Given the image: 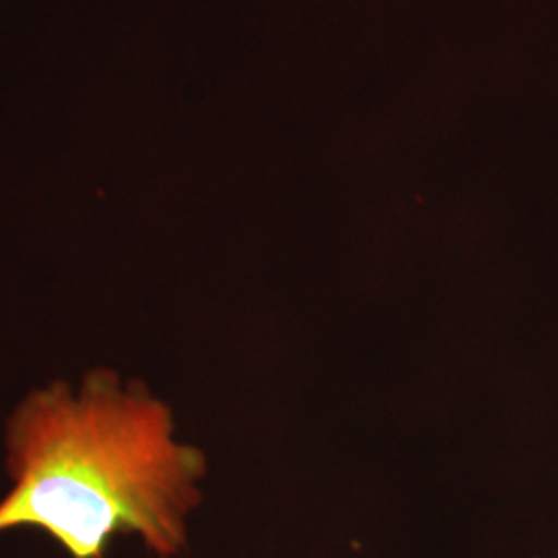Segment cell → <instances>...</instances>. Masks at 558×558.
Listing matches in <instances>:
<instances>
[{"label":"cell","instance_id":"obj_1","mask_svg":"<svg viewBox=\"0 0 558 558\" xmlns=\"http://www.w3.org/2000/svg\"><path fill=\"white\" fill-rule=\"evenodd\" d=\"M11 493L0 534L36 527L73 558H104L117 536H140L160 558L186 544L205 459L174 440L170 410L110 371L80 393L54 383L15 410L7 430Z\"/></svg>","mask_w":558,"mask_h":558}]
</instances>
